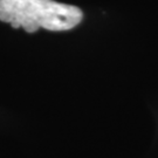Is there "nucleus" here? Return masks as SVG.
Instances as JSON below:
<instances>
[{"label": "nucleus", "mask_w": 158, "mask_h": 158, "mask_svg": "<svg viewBox=\"0 0 158 158\" xmlns=\"http://www.w3.org/2000/svg\"><path fill=\"white\" fill-rule=\"evenodd\" d=\"M79 7L54 0H0V21L11 23L13 28H23L34 33L47 31H69L82 21Z\"/></svg>", "instance_id": "nucleus-1"}]
</instances>
